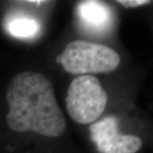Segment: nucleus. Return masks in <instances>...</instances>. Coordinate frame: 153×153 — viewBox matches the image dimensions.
I'll list each match as a JSON object with an SVG mask.
<instances>
[{
  "label": "nucleus",
  "mask_w": 153,
  "mask_h": 153,
  "mask_svg": "<svg viewBox=\"0 0 153 153\" xmlns=\"http://www.w3.org/2000/svg\"><path fill=\"white\" fill-rule=\"evenodd\" d=\"M6 99L10 106L6 121L12 130L48 137L60 136L65 131V117L51 82L44 75L34 71L17 74L7 88Z\"/></svg>",
  "instance_id": "nucleus-1"
},
{
  "label": "nucleus",
  "mask_w": 153,
  "mask_h": 153,
  "mask_svg": "<svg viewBox=\"0 0 153 153\" xmlns=\"http://www.w3.org/2000/svg\"><path fill=\"white\" fill-rule=\"evenodd\" d=\"M120 55L103 44L75 40L67 44L56 57V62L73 75H92L115 71L120 64Z\"/></svg>",
  "instance_id": "nucleus-2"
},
{
  "label": "nucleus",
  "mask_w": 153,
  "mask_h": 153,
  "mask_svg": "<svg viewBox=\"0 0 153 153\" xmlns=\"http://www.w3.org/2000/svg\"><path fill=\"white\" fill-rule=\"evenodd\" d=\"M89 130L100 153H136L142 146V141L138 136L118 132L114 117H105L95 123Z\"/></svg>",
  "instance_id": "nucleus-4"
},
{
  "label": "nucleus",
  "mask_w": 153,
  "mask_h": 153,
  "mask_svg": "<svg viewBox=\"0 0 153 153\" xmlns=\"http://www.w3.org/2000/svg\"><path fill=\"white\" fill-rule=\"evenodd\" d=\"M78 13L82 21L92 27L101 28L109 22V9L97 1H85L80 3Z\"/></svg>",
  "instance_id": "nucleus-5"
},
{
  "label": "nucleus",
  "mask_w": 153,
  "mask_h": 153,
  "mask_svg": "<svg viewBox=\"0 0 153 153\" xmlns=\"http://www.w3.org/2000/svg\"><path fill=\"white\" fill-rule=\"evenodd\" d=\"M38 23L27 18L16 19L10 23L9 31L10 33L17 38H27L33 36L38 32Z\"/></svg>",
  "instance_id": "nucleus-6"
},
{
  "label": "nucleus",
  "mask_w": 153,
  "mask_h": 153,
  "mask_svg": "<svg viewBox=\"0 0 153 153\" xmlns=\"http://www.w3.org/2000/svg\"><path fill=\"white\" fill-rule=\"evenodd\" d=\"M107 94L94 76L75 77L67 90L66 110L73 121L91 123L102 115L107 103Z\"/></svg>",
  "instance_id": "nucleus-3"
},
{
  "label": "nucleus",
  "mask_w": 153,
  "mask_h": 153,
  "mask_svg": "<svg viewBox=\"0 0 153 153\" xmlns=\"http://www.w3.org/2000/svg\"><path fill=\"white\" fill-rule=\"evenodd\" d=\"M117 3L120 4L124 8H136L139 6L146 5L152 3V1L150 0H117Z\"/></svg>",
  "instance_id": "nucleus-7"
}]
</instances>
